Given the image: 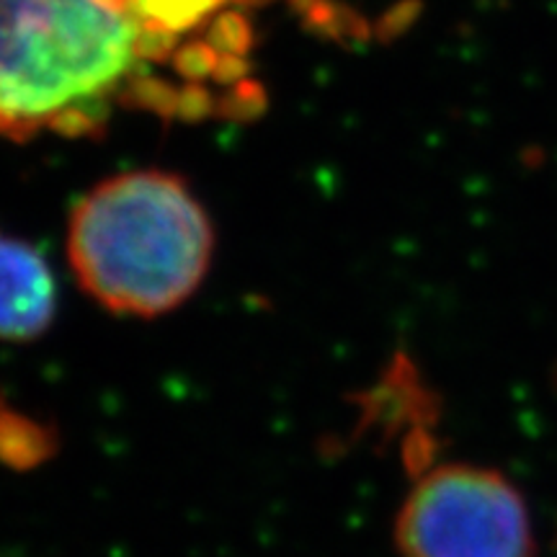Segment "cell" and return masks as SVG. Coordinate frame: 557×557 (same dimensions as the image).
Segmentation results:
<instances>
[{"mask_svg": "<svg viewBox=\"0 0 557 557\" xmlns=\"http://www.w3.org/2000/svg\"><path fill=\"white\" fill-rule=\"evenodd\" d=\"M9 444H13L9 459L26 465V455L34 459L41 455V431L24 418L13 416L11 410H0V457L5 455Z\"/></svg>", "mask_w": 557, "mask_h": 557, "instance_id": "8992f818", "label": "cell"}, {"mask_svg": "<svg viewBox=\"0 0 557 557\" xmlns=\"http://www.w3.org/2000/svg\"><path fill=\"white\" fill-rule=\"evenodd\" d=\"M176 41L135 0H0V135L99 129Z\"/></svg>", "mask_w": 557, "mask_h": 557, "instance_id": "6da1fadb", "label": "cell"}, {"mask_svg": "<svg viewBox=\"0 0 557 557\" xmlns=\"http://www.w3.org/2000/svg\"><path fill=\"white\" fill-rule=\"evenodd\" d=\"M58 295L45 256L0 233V338L29 341L50 329Z\"/></svg>", "mask_w": 557, "mask_h": 557, "instance_id": "277c9868", "label": "cell"}, {"mask_svg": "<svg viewBox=\"0 0 557 557\" xmlns=\"http://www.w3.org/2000/svg\"><path fill=\"white\" fill-rule=\"evenodd\" d=\"M395 547L400 557H532L519 491L496 470L442 465L408 493Z\"/></svg>", "mask_w": 557, "mask_h": 557, "instance_id": "3957f363", "label": "cell"}, {"mask_svg": "<svg viewBox=\"0 0 557 557\" xmlns=\"http://www.w3.org/2000/svg\"><path fill=\"white\" fill-rule=\"evenodd\" d=\"M214 235L186 184L163 171L122 173L88 191L67 233L70 267L107 310H176L209 269Z\"/></svg>", "mask_w": 557, "mask_h": 557, "instance_id": "7a4b0ae2", "label": "cell"}, {"mask_svg": "<svg viewBox=\"0 0 557 557\" xmlns=\"http://www.w3.org/2000/svg\"><path fill=\"white\" fill-rule=\"evenodd\" d=\"M137 11L160 32L184 34L197 29L225 0H135Z\"/></svg>", "mask_w": 557, "mask_h": 557, "instance_id": "5b68a950", "label": "cell"}]
</instances>
